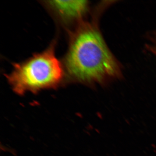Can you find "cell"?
I'll return each mask as SVG.
<instances>
[{
    "label": "cell",
    "instance_id": "cell-1",
    "mask_svg": "<svg viewBox=\"0 0 156 156\" xmlns=\"http://www.w3.org/2000/svg\"><path fill=\"white\" fill-rule=\"evenodd\" d=\"M64 64L69 80L86 85H105L122 76L95 21L82 23L73 32Z\"/></svg>",
    "mask_w": 156,
    "mask_h": 156
},
{
    "label": "cell",
    "instance_id": "cell-4",
    "mask_svg": "<svg viewBox=\"0 0 156 156\" xmlns=\"http://www.w3.org/2000/svg\"><path fill=\"white\" fill-rule=\"evenodd\" d=\"M147 49L156 56V30L153 32L148 37V42L146 45Z\"/></svg>",
    "mask_w": 156,
    "mask_h": 156
},
{
    "label": "cell",
    "instance_id": "cell-3",
    "mask_svg": "<svg viewBox=\"0 0 156 156\" xmlns=\"http://www.w3.org/2000/svg\"><path fill=\"white\" fill-rule=\"evenodd\" d=\"M45 3L46 7L58 19L66 23L82 19L89 7L87 1H51Z\"/></svg>",
    "mask_w": 156,
    "mask_h": 156
},
{
    "label": "cell",
    "instance_id": "cell-2",
    "mask_svg": "<svg viewBox=\"0 0 156 156\" xmlns=\"http://www.w3.org/2000/svg\"><path fill=\"white\" fill-rule=\"evenodd\" d=\"M63 76L64 69L56 57L55 44H53L41 53L14 63L13 70L6 77L14 92L21 95L55 88Z\"/></svg>",
    "mask_w": 156,
    "mask_h": 156
}]
</instances>
